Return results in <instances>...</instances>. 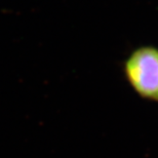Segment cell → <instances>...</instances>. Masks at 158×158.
<instances>
[{
    "label": "cell",
    "mask_w": 158,
    "mask_h": 158,
    "mask_svg": "<svg viewBox=\"0 0 158 158\" xmlns=\"http://www.w3.org/2000/svg\"><path fill=\"white\" fill-rule=\"evenodd\" d=\"M123 71L142 99L158 103V47L145 45L132 50L124 61Z\"/></svg>",
    "instance_id": "6da1fadb"
}]
</instances>
